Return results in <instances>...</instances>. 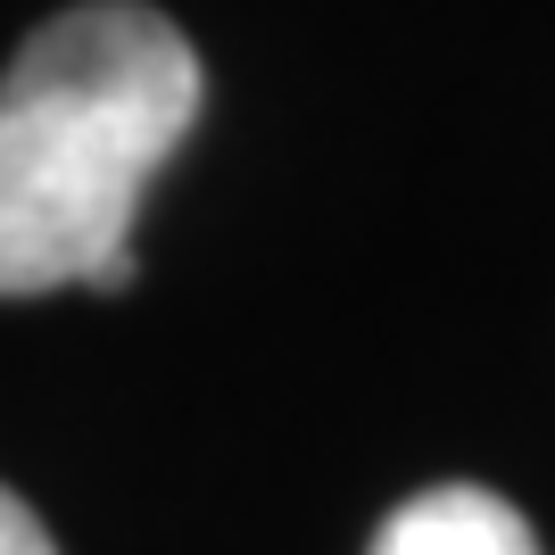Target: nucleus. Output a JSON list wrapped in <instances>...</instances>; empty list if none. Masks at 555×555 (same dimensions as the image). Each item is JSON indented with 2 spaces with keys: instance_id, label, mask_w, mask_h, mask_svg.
Segmentation results:
<instances>
[{
  "instance_id": "3",
  "label": "nucleus",
  "mask_w": 555,
  "mask_h": 555,
  "mask_svg": "<svg viewBox=\"0 0 555 555\" xmlns=\"http://www.w3.org/2000/svg\"><path fill=\"white\" fill-rule=\"evenodd\" d=\"M0 555H59V547H50V531L34 522V506H25L17 489H0Z\"/></svg>"
},
{
  "instance_id": "1",
  "label": "nucleus",
  "mask_w": 555,
  "mask_h": 555,
  "mask_svg": "<svg viewBox=\"0 0 555 555\" xmlns=\"http://www.w3.org/2000/svg\"><path fill=\"white\" fill-rule=\"evenodd\" d=\"M208 108L191 34L150 0H83L0 75V299L133 291V208Z\"/></svg>"
},
{
  "instance_id": "2",
  "label": "nucleus",
  "mask_w": 555,
  "mask_h": 555,
  "mask_svg": "<svg viewBox=\"0 0 555 555\" xmlns=\"http://www.w3.org/2000/svg\"><path fill=\"white\" fill-rule=\"evenodd\" d=\"M365 555H547V547L498 489L440 481V489H415L406 506H390V522L373 531Z\"/></svg>"
}]
</instances>
